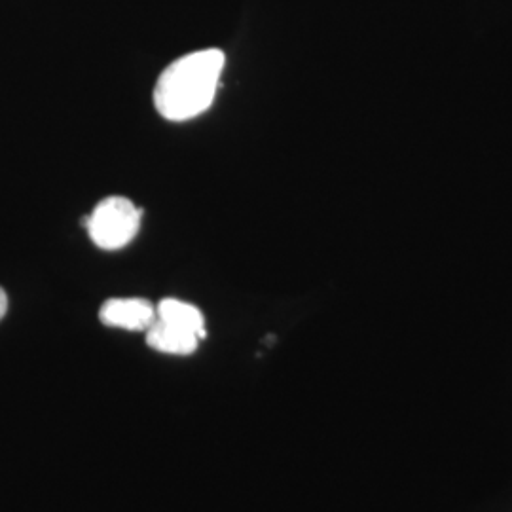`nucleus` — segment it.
I'll list each match as a JSON object with an SVG mask.
<instances>
[{"label": "nucleus", "mask_w": 512, "mask_h": 512, "mask_svg": "<svg viewBox=\"0 0 512 512\" xmlns=\"http://www.w3.org/2000/svg\"><path fill=\"white\" fill-rule=\"evenodd\" d=\"M143 211L128 198L112 196L97 203L86 228L93 243L105 251H118L129 245L141 228Z\"/></svg>", "instance_id": "2"}, {"label": "nucleus", "mask_w": 512, "mask_h": 512, "mask_svg": "<svg viewBox=\"0 0 512 512\" xmlns=\"http://www.w3.org/2000/svg\"><path fill=\"white\" fill-rule=\"evenodd\" d=\"M99 319L112 329L147 332L156 323V306L145 298H110L99 311Z\"/></svg>", "instance_id": "3"}, {"label": "nucleus", "mask_w": 512, "mask_h": 512, "mask_svg": "<svg viewBox=\"0 0 512 512\" xmlns=\"http://www.w3.org/2000/svg\"><path fill=\"white\" fill-rule=\"evenodd\" d=\"M224 63V54L217 48L173 61L156 82V110L169 122H186L203 114L215 101Z\"/></svg>", "instance_id": "1"}, {"label": "nucleus", "mask_w": 512, "mask_h": 512, "mask_svg": "<svg viewBox=\"0 0 512 512\" xmlns=\"http://www.w3.org/2000/svg\"><path fill=\"white\" fill-rule=\"evenodd\" d=\"M202 338L194 332L167 325L156 319V323L147 330V344L165 355H192Z\"/></svg>", "instance_id": "4"}, {"label": "nucleus", "mask_w": 512, "mask_h": 512, "mask_svg": "<svg viewBox=\"0 0 512 512\" xmlns=\"http://www.w3.org/2000/svg\"><path fill=\"white\" fill-rule=\"evenodd\" d=\"M156 319L179 327V329L194 332L196 336L205 338L207 330H205V319H203L202 311L198 310L196 306L177 300V298H165L158 306H156Z\"/></svg>", "instance_id": "5"}, {"label": "nucleus", "mask_w": 512, "mask_h": 512, "mask_svg": "<svg viewBox=\"0 0 512 512\" xmlns=\"http://www.w3.org/2000/svg\"><path fill=\"white\" fill-rule=\"evenodd\" d=\"M6 311H8V296L0 289V319L6 315Z\"/></svg>", "instance_id": "6"}]
</instances>
